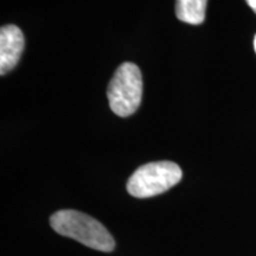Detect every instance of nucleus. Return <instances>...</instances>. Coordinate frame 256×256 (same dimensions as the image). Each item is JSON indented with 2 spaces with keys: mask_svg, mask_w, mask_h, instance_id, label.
Wrapping results in <instances>:
<instances>
[{
  "mask_svg": "<svg viewBox=\"0 0 256 256\" xmlns=\"http://www.w3.org/2000/svg\"><path fill=\"white\" fill-rule=\"evenodd\" d=\"M52 229L60 235L76 240L86 247L104 252H113L115 241L102 224L76 210H60L50 217Z\"/></svg>",
  "mask_w": 256,
  "mask_h": 256,
  "instance_id": "f257e3e1",
  "label": "nucleus"
},
{
  "mask_svg": "<svg viewBox=\"0 0 256 256\" xmlns=\"http://www.w3.org/2000/svg\"><path fill=\"white\" fill-rule=\"evenodd\" d=\"M254 49H255V51H256V36H255V38H254Z\"/></svg>",
  "mask_w": 256,
  "mask_h": 256,
  "instance_id": "0eeeda50",
  "label": "nucleus"
},
{
  "mask_svg": "<svg viewBox=\"0 0 256 256\" xmlns=\"http://www.w3.org/2000/svg\"><path fill=\"white\" fill-rule=\"evenodd\" d=\"M183 177V172L176 162H154L140 166L130 176L127 191L136 198H150L164 194Z\"/></svg>",
  "mask_w": 256,
  "mask_h": 256,
  "instance_id": "7ed1b4c3",
  "label": "nucleus"
},
{
  "mask_svg": "<svg viewBox=\"0 0 256 256\" xmlns=\"http://www.w3.org/2000/svg\"><path fill=\"white\" fill-rule=\"evenodd\" d=\"M24 50V34L16 25L0 28V74L5 75L17 66Z\"/></svg>",
  "mask_w": 256,
  "mask_h": 256,
  "instance_id": "20e7f679",
  "label": "nucleus"
},
{
  "mask_svg": "<svg viewBox=\"0 0 256 256\" xmlns=\"http://www.w3.org/2000/svg\"><path fill=\"white\" fill-rule=\"evenodd\" d=\"M208 0H176V16L186 24L200 25L206 20Z\"/></svg>",
  "mask_w": 256,
  "mask_h": 256,
  "instance_id": "39448f33",
  "label": "nucleus"
},
{
  "mask_svg": "<svg viewBox=\"0 0 256 256\" xmlns=\"http://www.w3.org/2000/svg\"><path fill=\"white\" fill-rule=\"evenodd\" d=\"M246 2H247L249 8H250L252 11H254L256 14V0H246Z\"/></svg>",
  "mask_w": 256,
  "mask_h": 256,
  "instance_id": "423d86ee",
  "label": "nucleus"
},
{
  "mask_svg": "<svg viewBox=\"0 0 256 256\" xmlns=\"http://www.w3.org/2000/svg\"><path fill=\"white\" fill-rule=\"evenodd\" d=\"M112 110L121 118L136 113L142 98V75L139 66L124 62L115 72L107 90Z\"/></svg>",
  "mask_w": 256,
  "mask_h": 256,
  "instance_id": "f03ea898",
  "label": "nucleus"
}]
</instances>
